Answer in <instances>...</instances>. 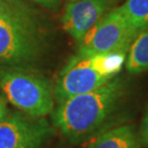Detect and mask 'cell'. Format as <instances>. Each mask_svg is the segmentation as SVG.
<instances>
[{"instance_id":"obj_1","label":"cell","mask_w":148,"mask_h":148,"mask_svg":"<svg viewBox=\"0 0 148 148\" xmlns=\"http://www.w3.org/2000/svg\"><path fill=\"white\" fill-rule=\"evenodd\" d=\"M123 93V83L115 76L96 90L57 104L52 112L53 123L69 141H82L101 128Z\"/></svg>"},{"instance_id":"obj_2","label":"cell","mask_w":148,"mask_h":148,"mask_svg":"<svg viewBox=\"0 0 148 148\" xmlns=\"http://www.w3.org/2000/svg\"><path fill=\"white\" fill-rule=\"evenodd\" d=\"M45 45L44 24L28 3L0 21V69L30 67L43 54Z\"/></svg>"},{"instance_id":"obj_3","label":"cell","mask_w":148,"mask_h":148,"mask_svg":"<svg viewBox=\"0 0 148 148\" xmlns=\"http://www.w3.org/2000/svg\"><path fill=\"white\" fill-rule=\"evenodd\" d=\"M128 51L102 54H77L66 64L56 81L54 98L57 104L90 92L115 77L126 62Z\"/></svg>"},{"instance_id":"obj_4","label":"cell","mask_w":148,"mask_h":148,"mask_svg":"<svg viewBox=\"0 0 148 148\" xmlns=\"http://www.w3.org/2000/svg\"><path fill=\"white\" fill-rule=\"evenodd\" d=\"M0 88L12 105L29 116L44 117L54 110L49 80L30 67L0 69Z\"/></svg>"},{"instance_id":"obj_5","label":"cell","mask_w":148,"mask_h":148,"mask_svg":"<svg viewBox=\"0 0 148 148\" xmlns=\"http://www.w3.org/2000/svg\"><path fill=\"white\" fill-rule=\"evenodd\" d=\"M138 33L130 26L120 7L114 8L79 41V54L128 51Z\"/></svg>"},{"instance_id":"obj_6","label":"cell","mask_w":148,"mask_h":148,"mask_svg":"<svg viewBox=\"0 0 148 148\" xmlns=\"http://www.w3.org/2000/svg\"><path fill=\"white\" fill-rule=\"evenodd\" d=\"M52 132L45 118L7 112L0 120V148H42Z\"/></svg>"},{"instance_id":"obj_7","label":"cell","mask_w":148,"mask_h":148,"mask_svg":"<svg viewBox=\"0 0 148 148\" xmlns=\"http://www.w3.org/2000/svg\"><path fill=\"white\" fill-rule=\"evenodd\" d=\"M115 2L116 0H74L67 2L62 16L64 30L79 42L114 9Z\"/></svg>"},{"instance_id":"obj_8","label":"cell","mask_w":148,"mask_h":148,"mask_svg":"<svg viewBox=\"0 0 148 148\" xmlns=\"http://www.w3.org/2000/svg\"><path fill=\"white\" fill-rule=\"evenodd\" d=\"M87 148H138V140L131 125H122L103 133Z\"/></svg>"},{"instance_id":"obj_9","label":"cell","mask_w":148,"mask_h":148,"mask_svg":"<svg viewBox=\"0 0 148 148\" xmlns=\"http://www.w3.org/2000/svg\"><path fill=\"white\" fill-rule=\"evenodd\" d=\"M125 63L130 73L137 74L148 70V25L132 41Z\"/></svg>"},{"instance_id":"obj_10","label":"cell","mask_w":148,"mask_h":148,"mask_svg":"<svg viewBox=\"0 0 148 148\" xmlns=\"http://www.w3.org/2000/svg\"><path fill=\"white\" fill-rule=\"evenodd\" d=\"M119 7L130 26L138 34L148 25V0H126Z\"/></svg>"},{"instance_id":"obj_11","label":"cell","mask_w":148,"mask_h":148,"mask_svg":"<svg viewBox=\"0 0 148 148\" xmlns=\"http://www.w3.org/2000/svg\"><path fill=\"white\" fill-rule=\"evenodd\" d=\"M24 2V0H0V21L17 10Z\"/></svg>"},{"instance_id":"obj_12","label":"cell","mask_w":148,"mask_h":148,"mask_svg":"<svg viewBox=\"0 0 148 148\" xmlns=\"http://www.w3.org/2000/svg\"><path fill=\"white\" fill-rule=\"evenodd\" d=\"M50 11H57L61 5V0H30Z\"/></svg>"},{"instance_id":"obj_13","label":"cell","mask_w":148,"mask_h":148,"mask_svg":"<svg viewBox=\"0 0 148 148\" xmlns=\"http://www.w3.org/2000/svg\"><path fill=\"white\" fill-rule=\"evenodd\" d=\"M140 136L141 140L144 143L148 145V108L146 110L145 114L143 116V122H141V128H140Z\"/></svg>"},{"instance_id":"obj_14","label":"cell","mask_w":148,"mask_h":148,"mask_svg":"<svg viewBox=\"0 0 148 148\" xmlns=\"http://www.w3.org/2000/svg\"><path fill=\"white\" fill-rule=\"evenodd\" d=\"M8 112V108H7V102L4 97L0 96V120L2 119L3 116Z\"/></svg>"},{"instance_id":"obj_15","label":"cell","mask_w":148,"mask_h":148,"mask_svg":"<svg viewBox=\"0 0 148 148\" xmlns=\"http://www.w3.org/2000/svg\"><path fill=\"white\" fill-rule=\"evenodd\" d=\"M67 2H70V1H74V0H66Z\"/></svg>"}]
</instances>
